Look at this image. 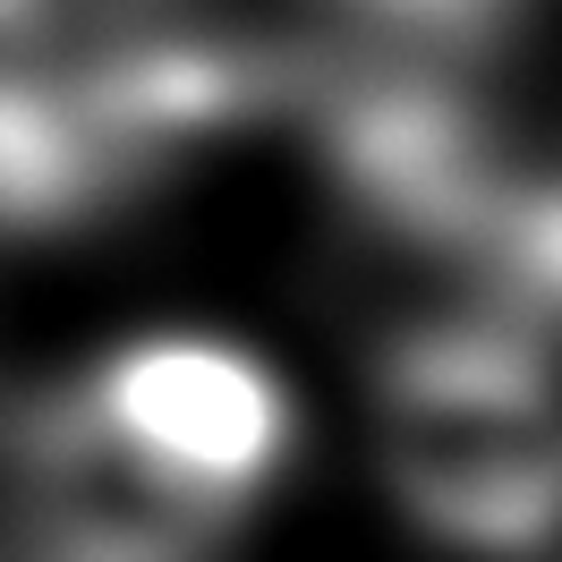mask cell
<instances>
[{
    "instance_id": "1",
    "label": "cell",
    "mask_w": 562,
    "mask_h": 562,
    "mask_svg": "<svg viewBox=\"0 0 562 562\" xmlns=\"http://www.w3.org/2000/svg\"><path fill=\"white\" fill-rule=\"evenodd\" d=\"M375 477L418 537L469 562L562 546V367L537 324L452 316L375 358Z\"/></svg>"
},
{
    "instance_id": "2",
    "label": "cell",
    "mask_w": 562,
    "mask_h": 562,
    "mask_svg": "<svg viewBox=\"0 0 562 562\" xmlns=\"http://www.w3.org/2000/svg\"><path fill=\"white\" fill-rule=\"evenodd\" d=\"M77 392L162 486L205 503L213 520H239L299 443L290 384L256 350L213 333H145L111 350Z\"/></svg>"
},
{
    "instance_id": "3",
    "label": "cell",
    "mask_w": 562,
    "mask_h": 562,
    "mask_svg": "<svg viewBox=\"0 0 562 562\" xmlns=\"http://www.w3.org/2000/svg\"><path fill=\"white\" fill-rule=\"evenodd\" d=\"M18 486L35 562H196L231 520L162 486L86 392H43L18 426Z\"/></svg>"
},
{
    "instance_id": "4",
    "label": "cell",
    "mask_w": 562,
    "mask_h": 562,
    "mask_svg": "<svg viewBox=\"0 0 562 562\" xmlns=\"http://www.w3.org/2000/svg\"><path fill=\"white\" fill-rule=\"evenodd\" d=\"M477 273L512 299V307H528L537 324H562V162L554 171H503V188H494L486 222H477V239L460 247Z\"/></svg>"
},
{
    "instance_id": "5",
    "label": "cell",
    "mask_w": 562,
    "mask_h": 562,
    "mask_svg": "<svg viewBox=\"0 0 562 562\" xmlns=\"http://www.w3.org/2000/svg\"><path fill=\"white\" fill-rule=\"evenodd\" d=\"M341 9H358V18H375V26H392V35H409V43H477L520 0H341Z\"/></svg>"
}]
</instances>
